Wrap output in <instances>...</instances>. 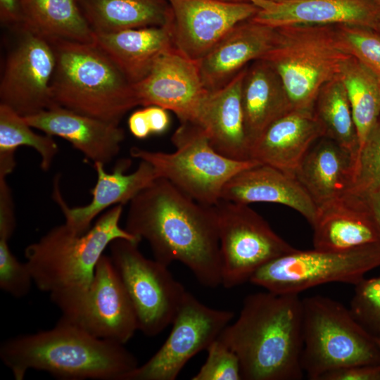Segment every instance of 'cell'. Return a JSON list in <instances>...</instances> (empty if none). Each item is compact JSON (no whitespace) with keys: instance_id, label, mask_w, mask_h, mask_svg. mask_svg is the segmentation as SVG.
I'll return each mask as SVG.
<instances>
[{"instance_id":"1","label":"cell","mask_w":380,"mask_h":380,"mask_svg":"<svg viewBox=\"0 0 380 380\" xmlns=\"http://www.w3.org/2000/svg\"><path fill=\"white\" fill-rule=\"evenodd\" d=\"M146 240L154 259L179 262L208 288L221 285V256L214 205L201 203L163 177L129 203L124 228Z\"/></svg>"},{"instance_id":"2","label":"cell","mask_w":380,"mask_h":380,"mask_svg":"<svg viewBox=\"0 0 380 380\" xmlns=\"http://www.w3.org/2000/svg\"><path fill=\"white\" fill-rule=\"evenodd\" d=\"M302 322L298 294L257 292L244 298L238 318L218 338L238 356L242 379L299 380Z\"/></svg>"},{"instance_id":"3","label":"cell","mask_w":380,"mask_h":380,"mask_svg":"<svg viewBox=\"0 0 380 380\" xmlns=\"http://www.w3.org/2000/svg\"><path fill=\"white\" fill-rule=\"evenodd\" d=\"M0 358L15 380H23L29 369L62 380H123L139 365L125 345L59 321L51 329L4 341Z\"/></svg>"},{"instance_id":"4","label":"cell","mask_w":380,"mask_h":380,"mask_svg":"<svg viewBox=\"0 0 380 380\" xmlns=\"http://www.w3.org/2000/svg\"><path fill=\"white\" fill-rule=\"evenodd\" d=\"M123 205L113 206L82 234L65 223L54 227L25 249L34 284L50 298L87 291L100 258L117 239L141 240L120 227Z\"/></svg>"},{"instance_id":"5","label":"cell","mask_w":380,"mask_h":380,"mask_svg":"<svg viewBox=\"0 0 380 380\" xmlns=\"http://www.w3.org/2000/svg\"><path fill=\"white\" fill-rule=\"evenodd\" d=\"M50 42L56 60L51 84L55 106L118 125L139 106L133 84L94 42Z\"/></svg>"},{"instance_id":"6","label":"cell","mask_w":380,"mask_h":380,"mask_svg":"<svg viewBox=\"0 0 380 380\" xmlns=\"http://www.w3.org/2000/svg\"><path fill=\"white\" fill-rule=\"evenodd\" d=\"M275 28L274 43L260 59L279 75L293 109L313 110L322 87L339 76L351 55L336 25L303 24Z\"/></svg>"},{"instance_id":"7","label":"cell","mask_w":380,"mask_h":380,"mask_svg":"<svg viewBox=\"0 0 380 380\" xmlns=\"http://www.w3.org/2000/svg\"><path fill=\"white\" fill-rule=\"evenodd\" d=\"M301 367L309 379L358 365H380L376 340L354 319L349 309L322 296L302 299Z\"/></svg>"},{"instance_id":"8","label":"cell","mask_w":380,"mask_h":380,"mask_svg":"<svg viewBox=\"0 0 380 380\" xmlns=\"http://www.w3.org/2000/svg\"><path fill=\"white\" fill-rule=\"evenodd\" d=\"M172 153L153 151L137 146L130 148L132 158L144 160L158 177L171 182L196 201L215 205L221 200L227 182L238 172L260 163L236 160L217 153L208 135L198 124L184 122L171 137Z\"/></svg>"},{"instance_id":"9","label":"cell","mask_w":380,"mask_h":380,"mask_svg":"<svg viewBox=\"0 0 380 380\" xmlns=\"http://www.w3.org/2000/svg\"><path fill=\"white\" fill-rule=\"evenodd\" d=\"M139 242L115 239L109 256L134 310L138 330L152 337L172 324L187 291L168 266L142 254Z\"/></svg>"},{"instance_id":"10","label":"cell","mask_w":380,"mask_h":380,"mask_svg":"<svg viewBox=\"0 0 380 380\" xmlns=\"http://www.w3.org/2000/svg\"><path fill=\"white\" fill-rule=\"evenodd\" d=\"M379 266L380 243L346 251L296 249L261 267L249 281L274 293L299 294L331 282L355 285Z\"/></svg>"},{"instance_id":"11","label":"cell","mask_w":380,"mask_h":380,"mask_svg":"<svg viewBox=\"0 0 380 380\" xmlns=\"http://www.w3.org/2000/svg\"><path fill=\"white\" fill-rule=\"evenodd\" d=\"M221 256V285L249 281L267 262L296 250L248 205L221 199L214 205Z\"/></svg>"},{"instance_id":"12","label":"cell","mask_w":380,"mask_h":380,"mask_svg":"<svg viewBox=\"0 0 380 380\" xmlns=\"http://www.w3.org/2000/svg\"><path fill=\"white\" fill-rule=\"evenodd\" d=\"M51 300L61 312L59 322L96 338L125 345L138 330L134 310L108 255L100 258L87 291Z\"/></svg>"},{"instance_id":"13","label":"cell","mask_w":380,"mask_h":380,"mask_svg":"<svg viewBox=\"0 0 380 380\" xmlns=\"http://www.w3.org/2000/svg\"><path fill=\"white\" fill-rule=\"evenodd\" d=\"M234 316L232 311L204 305L186 291L165 341L123 380H175L189 360L218 338Z\"/></svg>"},{"instance_id":"14","label":"cell","mask_w":380,"mask_h":380,"mask_svg":"<svg viewBox=\"0 0 380 380\" xmlns=\"http://www.w3.org/2000/svg\"><path fill=\"white\" fill-rule=\"evenodd\" d=\"M9 50L0 82V101L23 117L54 106L51 84L56 67L52 43L20 27Z\"/></svg>"},{"instance_id":"15","label":"cell","mask_w":380,"mask_h":380,"mask_svg":"<svg viewBox=\"0 0 380 380\" xmlns=\"http://www.w3.org/2000/svg\"><path fill=\"white\" fill-rule=\"evenodd\" d=\"M173 46L198 62L235 26L251 19L258 8L248 1L167 0Z\"/></svg>"},{"instance_id":"16","label":"cell","mask_w":380,"mask_h":380,"mask_svg":"<svg viewBox=\"0 0 380 380\" xmlns=\"http://www.w3.org/2000/svg\"><path fill=\"white\" fill-rule=\"evenodd\" d=\"M139 106H157L175 113L180 122L196 123L208 93L197 61L174 46L155 62L148 75L133 84Z\"/></svg>"},{"instance_id":"17","label":"cell","mask_w":380,"mask_h":380,"mask_svg":"<svg viewBox=\"0 0 380 380\" xmlns=\"http://www.w3.org/2000/svg\"><path fill=\"white\" fill-rule=\"evenodd\" d=\"M129 159L118 161L111 172H108L102 163H94L97 178L91 189V201L83 206L70 207L60 189V178H54L52 196L65 217V222L76 233L87 232L92 221L103 211L116 205L129 203L141 190L158 177L153 166L140 160L132 173L125 172L130 166Z\"/></svg>"},{"instance_id":"18","label":"cell","mask_w":380,"mask_h":380,"mask_svg":"<svg viewBox=\"0 0 380 380\" xmlns=\"http://www.w3.org/2000/svg\"><path fill=\"white\" fill-rule=\"evenodd\" d=\"M258 11L251 19L272 27L291 25H349L373 29L380 20L375 0H246Z\"/></svg>"},{"instance_id":"19","label":"cell","mask_w":380,"mask_h":380,"mask_svg":"<svg viewBox=\"0 0 380 380\" xmlns=\"http://www.w3.org/2000/svg\"><path fill=\"white\" fill-rule=\"evenodd\" d=\"M314 249L346 251L380 243L376 220L366 198L352 191L317 206Z\"/></svg>"},{"instance_id":"20","label":"cell","mask_w":380,"mask_h":380,"mask_svg":"<svg viewBox=\"0 0 380 380\" xmlns=\"http://www.w3.org/2000/svg\"><path fill=\"white\" fill-rule=\"evenodd\" d=\"M23 118L32 128L69 141L94 163L111 162L125 138L124 130L118 125L59 106Z\"/></svg>"},{"instance_id":"21","label":"cell","mask_w":380,"mask_h":380,"mask_svg":"<svg viewBox=\"0 0 380 380\" xmlns=\"http://www.w3.org/2000/svg\"><path fill=\"white\" fill-rule=\"evenodd\" d=\"M276 28L248 20L235 26L198 63L203 83L209 91L218 89L272 47Z\"/></svg>"},{"instance_id":"22","label":"cell","mask_w":380,"mask_h":380,"mask_svg":"<svg viewBox=\"0 0 380 380\" xmlns=\"http://www.w3.org/2000/svg\"><path fill=\"white\" fill-rule=\"evenodd\" d=\"M221 199L248 205L273 203L289 207L312 226L317 206L294 175L258 163L243 170L224 185Z\"/></svg>"},{"instance_id":"23","label":"cell","mask_w":380,"mask_h":380,"mask_svg":"<svg viewBox=\"0 0 380 380\" xmlns=\"http://www.w3.org/2000/svg\"><path fill=\"white\" fill-rule=\"evenodd\" d=\"M246 68L222 87L208 91L196 122L217 153L236 160H251L241 101Z\"/></svg>"},{"instance_id":"24","label":"cell","mask_w":380,"mask_h":380,"mask_svg":"<svg viewBox=\"0 0 380 380\" xmlns=\"http://www.w3.org/2000/svg\"><path fill=\"white\" fill-rule=\"evenodd\" d=\"M322 136L313 110L292 109L262 132L252 145L250 158L294 175L308 148Z\"/></svg>"},{"instance_id":"25","label":"cell","mask_w":380,"mask_h":380,"mask_svg":"<svg viewBox=\"0 0 380 380\" xmlns=\"http://www.w3.org/2000/svg\"><path fill=\"white\" fill-rule=\"evenodd\" d=\"M355 157L322 136L308 148L295 176L317 206L351 191Z\"/></svg>"},{"instance_id":"26","label":"cell","mask_w":380,"mask_h":380,"mask_svg":"<svg viewBox=\"0 0 380 380\" xmlns=\"http://www.w3.org/2000/svg\"><path fill=\"white\" fill-rule=\"evenodd\" d=\"M241 101L250 151L268 126L293 109L279 75L262 59L253 61L246 68Z\"/></svg>"},{"instance_id":"27","label":"cell","mask_w":380,"mask_h":380,"mask_svg":"<svg viewBox=\"0 0 380 380\" xmlns=\"http://www.w3.org/2000/svg\"><path fill=\"white\" fill-rule=\"evenodd\" d=\"M94 42L132 84L145 77L156 60L173 46L169 25L94 33Z\"/></svg>"},{"instance_id":"28","label":"cell","mask_w":380,"mask_h":380,"mask_svg":"<svg viewBox=\"0 0 380 380\" xmlns=\"http://www.w3.org/2000/svg\"><path fill=\"white\" fill-rule=\"evenodd\" d=\"M94 33L170 25L167 0H77Z\"/></svg>"},{"instance_id":"29","label":"cell","mask_w":380,"mask_h":380,"mask_svg":"<svg viewBox=\"0 0 380 380\" xmlns=\"http://www.w3.org/2000/svg\"><path fill=\"white\" fill-rule=\"evenodd\" d=\"M24 27L49 41L94 43L77 0H21Z\"/></svg>"},{"instance_id":"30","label":"cell","mask_w":380,"mask_h":380,"mask_svg":"<svg viewBox=\"0 0 380 380\" xmlns=\"http://www.w3.org/2000/svg\"><path fill=\"white\" fill-rule=\"evenodd\" d=\"M339 77L348 94L360 148L380 116V80L353 56L344 63Z\"/></svg>"},{"instance_id":"31","label":"cell","mask_w":380,"mask_h":380,"mask_svg":"<svg viewBox=\"0 0 380 380\" xmlns=\"http://www.w3.org/2000/svg\"><path fill=\"white\" fill-rule=\"evenodd\" d=\"M24 118L14 110L0 103V178H6L15 167V151L25 146L40 156V167L49 170L58 148L52 136L39 134L32 130Z\"/></svg>"},{"instance_id":"32","label":"cell","mask_w":380,"mask_h":380,"mask_svg":"<svg viewBox=\"0 0 380 380\" xmlns=\"http://www.w3.org/2000/svg\"><path fill=\"white\" fill-rule=\"evenodd\" d=\"M313 113L323 129L324 136L334 140L356 158L358 137L348 94L339 76L322 87Z\"/></svg>"},{"instance_id":"33","label":"cell","mask_w":380,"mask_h":380,"mask_svg":"<svg viewBox=\"0 0 380 380\" xmlns=\"http://www.w3.org/2000/svg\"><path fill=\"white\" fill-rule=\"evenodd\" d=\"M379 187L380 116L358 150L350 191L364 195Z\"/></svg>"},{"instance_id":"34","label":"cell","mask_w":380,"mask_h":380,"mask_svg":"<svg viewBox=\"0 0 380 380\" xmlns=\"http://www.w3.org/2000/svg\"><path fill=\"white\" fill-rule=\"evenodd\" d=\"M350 311L357 323L374 339H380V276L356 284Z\"/></svg>"},{"instance_id":"35","label":"cell","mask_w":380,"mask_h":380,"mask_svg":"<svg viewBox=\"0 0 380 380\" xmlns=\"http://www.w3.org/2000/svg\"><path fill=\"white\" fill-rule=\"evenodd\" d=\"M349 53L380 80V34L369 27L336 25Z\"/></svg>"},{"instance_id":"36","label":"cell","mask_w":380,"mask_h":380,"mask_svg":"<svg viewBox=\"0 0 380 380\" xmlns=\"http://www.w3.org/2000/svg\"><path fill=\"white\" fill-rule=\"evenodd\" d=\"M208 356L192 380H241V366L236 354L218 338L207 348Z\"/></svg>"},{"instance_id":"37","label":"cell","mask_w":380,"mask_h":380,"mask_svg":"<svg viewBox=\"0 0 380 380\" xmlns=\"http://www.w3.org/2000/svg\"><path fill=\"white\" fill-rule=\"evenodd\" d=\"M32 284L26 262H20L13 254L8 241L0 239V289L15 298H21L29 293Z\"/></svg>"},{"instance_id":"38","label":"cell","mask_w":380,"mask_h":380,"mask_svg":"<svg viewBox=\"0 0 380 380\" xmlns=\"http://www.w3.org/2000/svg\"><path fill=\"white\" fill-rule=\"evenodd\" d=\"M15 224L12 193L6 178H0V239L9 241Z\"/></svg>"},{"instance_id":"39","label":"cell","mask_w":380,"mask_h":380,"mask_svg":"<svg viewBox=\"0 0 380 380\" xmlns=\"http://www.w3.org/2000/svg\"><path fill=\"white\" fill-rule=\"evenodd\" d=\"M320 380H380V365H358L336 369Z\"/></svg>"},{"instance_id":"40","label":"cell","mask_w":380,"mask_h":380,"mask_svg":"<svg viewBox=\"0 0 380 380\" xmlns=\"http://www.w3.org/2000/svg\"><path fill=\"white\" fill-rule=\"evenodd\" d=\"M0 19L4 25L16 30L23 26L21 0H0Z\"/></svg>"},{"instance_id":"41","label":"cell","mask_w":380,"mask_h":380,"mask_svg":"<svg viewBox=\"0 0 380 380\" xmlns=\"http://www.w3.org/2000/svg\"><path fill=\"white\" fill-rule=\"evenodd\" d=\"M144 112L151 134H161L168 127L170 119L167 110L157 106H148Z\"/></svg>"},{"instance_id":"42","label":"cell","mask_w":380,"mask_h":380,"mask_svg":"<svg viewBox=\"0 0 380 380\" xmlns=\"http://www.w3.org/2000/svg\"><path fill=\"white\" fill-rule=\"evenodd\" d=\"M128 126L130 132L136 138L145 139L151 134L144 109L132 113L128 119Z\"/></svg>"},{"instance_id":"43","label":"cell","mask_w":380,"mask_h":380,"mask_svg":"<svg viewBox=\"0 0 380 380\" xmlns=\"http://www.w3.org/2000/svg\"><path fill=\"white\" fill-rule=\"evenodd\" d=\"M362 196L366 198L372 210L380 234V187Z\"/></svg>"},{"instance_id":"44","label":"cell","mask_w":380,"mask_h":380,"mask_svg":"<svg viewBox=\"0 0 380 380\" xmlns=\"http://www.w3.org/2000/svg\"><path fill=\"white\" fill-rule=\"evenodd\" d=\"M373 30H375L377 33H379L380 34V20L376 24V25L374 26Z\"/></svg>"},{"instance_id":"45","label":"cell","mask_w":380,"mask_h":380,"mask_svg":"<svg viewBox=\"0 0 380 380\" xmlns=\"http://www.w3.org/2000/svg\"><path fill=\"white\" fill-rule=\"evenodd\" d=\"M378 346H379V350H380V339H375Z\"/></svg>"},{"instance_id":"46","label":"cell","mask_w":380,"mask_h":380,"mask_svg":"<svg viewBox=\"0 0 380 380\" xmlns=\"http://www.w3.org/2000/svg\"><path fill=\"white\" fill-rule=\"evenodd\" d=\"M236 1H246V0H236ZM268 1H284V0H268Z\"/></svg>"},{"instance_id":"47","label":"cell","mask_w":380,"mask_h":380,"mask_svg":"<svg viewBox=\"0 0 380 380\" xmlns=\"http://www.w3.org/2000/svg\"><path fill=\"white\" fill-rule=\"evenodd\" d=\"M375 1L380 4V0H375Z\"/></svg>"}]
</instances>
